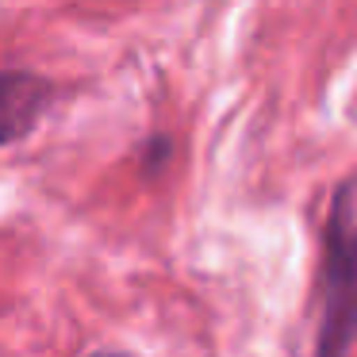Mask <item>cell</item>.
<instances>
[{
	"instance_id": "2",
	"label": "cell",
	"mask_w": 357,
	"mask_h": 357,
	"mask_svg": "<svg viewBox=\"0 0 357 357\" xmlns=\"http://www.w3.org/2000/svg\"><path fill=\"white\" fill-rule=\"evenodd\" d=\"M47 104H50V89L43 77L20 70L0 73V146L24 139L39 123Z\"/></svg>"
},
{
	"instance_id": "3",
	"label": "cell",
	"mask_w": 357,
	"mask_h": 357,
	"mask_svg": "<svg viewBox=\"0 0 357 357\" xmlns=\"http://www.w3.org/2000/svg\"><path fill=\"white\" fill-rule=\"evenodd\" d=\"M93 357H123V354H93Z\"/></svg>"
},
{
	"instance_id": "1",
	"label": "cell",
	"mask_w": 357,
	"mask_h": 357,
	"mask_svg": "<svg viewBox=\"0 0 357 357\" xmlns=\"http://www.w3.org/2000/svg\"><path fill=\"white\" fill-rule=\"evenodd\" d=\"M354 211L349 185L338 188L326 227V269H323V323H319V357H342L349 346L354 319Z\"/></svg>"
}]
</instances>
